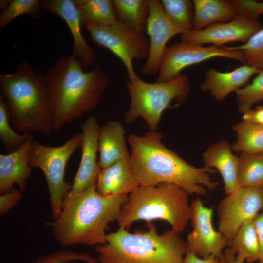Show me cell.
<instances>
[{
  "instance_id": "6da1fadb",
  "label": "cell",
  "mask_w": 263,
  "mask_h": 263,
  "mask_svg": "<svg viewBox=\"0 0 263 263\" xmlns=\"http://www.w3.org/2000/svg\"><path fill=\"white\" fill-rule=\"evenodd\" d=\"M128 198V194L101 195L96 184L80 192L69 191L58 216L45 224L62 247L103 244L109 224L117 221Z\"/></svg>"
},
{
  "instance_id": "7a4b0ae2",
  "label": "cell",
  "mask_w": 263,
  "mask_h": 263,
  "mask_svg": "<svg viewBox=\"0 0 263 263\" xmlns=\"http://www.w3.org/2000/svg\"><path fill=\"white\" fill-rule=\"evenodd\" d=\"M162 134L150 131L143 136L130 135V161L139 185L154 186L161 183L177 185L190 194L205 195L213 190L217 182L211 178L212 168H197L166 148L161 142Z\"/></svg>"
},
{
  "instance_id": "3957f363",
  "label": "cell",
  "mask_w": 263,
  "mask_h": 263,
  "mask_svg": "<svg viewBox=\"0 0 263 263\" xmlns=\"http://www.w3.org/2000/svg\"><path fill=\"white\" fill-rule=\"evenodd\" d=\"M83 67L72 54L57 60L45 76L54 131L95 109L107 87L108 76L99 64L89 72Z\"/></svg>"
},
{
  "instance_id": "277c9868",
  "label": "cell",
  "mask_w": 263,
  "mask_h": 263,
  "mask_svg": "<svg viewBox=\"0 0 263 263\" xmlns=\"http://www.w3.org/2000/svg\"><path fill=\"white\" fill-rule=\"evenodd\" d=\"M0 86L12 124L18 133H52L53 122L45 76L25 61L14 73L0 74Z\"/></svg>"
},
{
  "instance_id": "5b68a950",
  "label": "cell",
  "mask_w": 263,
  "mask_h": 263,
  "mask_svg": "<svg viewBox=\"0 0 263 263\" xmlns=\"http://www.w3.org/2000/svg\"><path fill=\"white\" fill-rule=\"evenodd\" d=\"M147 223L146 231L119 227L107 234L106 243L95 247L98 263H183L187 244L179 233L171 229L159 234L152 222Z\"/></svg>"
},
{
  "instance_id": "8992f818",
  "label": "cell",
  "mask_w": 263,
  "mask_h": 263,
  "mask_svg": "<svg viewBox=\"0 0 263 263\" xmlns=\"http://www.w3.org/2000/svg\"><path fill=\"white\" fill-rule=\"evenodd\" d=\"M193 210L188 193L181 187L164 183L154 186H139L128 195L117 220L119 227L128 229L138 220L147 223L161 220L180 233L191 220Z\"/></svg>"
},
{
  "instance_id": "52a82bcc",
  "label": "cell",
  "mask_w": 263,
  "mask_h": 263,
  "mask_svg": "<svg viewBox=\"0 0 263 263\" xmlns=\"http://www.w3.org/2000/svg\"><path fill=\"white\" fill-rule=\"evenodd\" d=\"M130 97V104L124 114L127 124L142 118L150 131H156L164 110L173 101L184 103L190 92L187 75L181 74L165 82L150 83L140 78L134 81H125Z\"/></svg>"
},
{
  "instance_id": "ba28073f",
  "label": "cell",
  "mask_w": 263,
  "mask_h": 263,
  "mask_svg": "<svg viewBox=\"0 0 263 263\" xmlns=\"http://www.w3.org/2000/svg\"><path fill=\"white\" fill-rule=\"evenodd\" d=\"M83 135L79 133L58 147L44 145L33 140L31 146L29 164L44 173L47 182L53 219L56 218L64 199L71 190L72 185L65 180L66 164L72 155L82 145Z\"/></svg>"
},
{
  "instance_id": "9c48e42d",
  "label": "cell",
  "mask_w": 263,
  "mask_h": 263,
  "mask_svg": "<svg viewBox=\"0 0 263 263\" xmlns=\"http://www.w3.org/2000/svg\"><path fill=\"white\" fill-rule=\"evenodd\" d=\"M92 40L110 50L125 66L129 80L139 77L133 66V60H146L149 52L150 40L145 34L134 31L119 21L103 27L85 26Z\"/></svg>"
},
{
  "instance_id": "30bf717a",
  "label": "cell",
  "mask_w": 263,
  "mask_h": 263,
  "mask_svg": "<svg viewBox=\"0 0 263 263\" xmlns=\"http://www.w3.org/2000/svg\"><path fill=\"white\" fill-rule=\"evenodd\" d=\"M216 57L230 58L244 63V56L241 51L227 50L214 45L204 47L180 41L166 48L156 82L172 80L186 67Z\"/></svg>"
},
{
  "instance_id": "8fae6325",
  "label": "cell",
  "mask_w": 263,
  "mask_h": 263,
  "mask_svg": "<svg viewBox=\"0 0 263 263\" xmlns=\"http://www.w3.org/2000/svg\"><path fill=\"white\" fill-rule=\"evenodd\" d=\"M263 208L259 187H241L222 199L218 207V229L227 245L243 224L254 219Z\"/></svg>"
},
{
  "instance_id": "7c38bea8",
  "label": "cell",
  "mask_w": 263,
  "mask_h": 263,
  "mask_svg": "<svg viewBox=\"0 0 263 263\" xmlns=\"http://www.w3.org/2000/svg\"><path fill=\"white\" fill-rule=\"evenodd\" d=\"M150 14L146 32L150 37L148 57L140 73L146 75L158 74L163 55L169 40L187 31L166 14L161 1L149 0Z\"/></svg>"
},
{
  "instance_id": "4fadbf2b",
  "label": "cell",
  "mask_w": 263,
  "mask_h": 263,
  "mask_svg": "<svg viewBox=\"0 0 263 263\" xmlns=\"http://www.w3.org/2000/svg\"><path fill=\"white\" fill-rule=\"evenodd\" d=\"M191 204L193 230L187 236V251L201 258L213 256L220 258L227 244L222 234L213 227V207L205 206L199 198Z\"/></svg>"
},
{
  "instance_id": "5bb4252c",
  "label": "cell",
  "mask_w": 263,
  "mask_h": 263,
  "mask_svg": "<svg viewBox=\"0 0 263 263\" xmlns=\"http://www.w3.org/2000/svg\"><path fill=\"white\" fill-rule=\"evenodd\" d=\"M262 28L258 20L238 14L227 23H216L200 30H188L181 35V41L201 45L211 43L217 47L232 42L245 43Z\"/></svg>"
},
{
  "instance_id": "9a60e30c",
  "label": "cell",
  "mask_w": 263,
  "mask_h": 263,
  "mask_svg": "<svg viewBox=\"0 0 263 263\" xmlns=\"http://www.w3.org/2000/svg\"><path fill=\"white\" fill-rule=\"evenodd\" d=\"M81 128L83 135L82 155L78 170L70 191L73 193L82 192L95 185L101 169L97 161L100 127L96 119L93 116L88 117Z\"/></svg>"
},
{
  "instance_id": "2e32d148",
  "label": "cell",
  "mask_w": 263,
  "mask_h": 263,
  "mask_svg": "<svg viewBox=\"0 0 263 263\" xmlns=\"http://www.w3.org/2000/svg\"><path fill=\"white\" fill-rule=\"evenodd\" d=\"M40 6L48 12L60 17L66 23L74 39L72 55L79 58L86 69L94 65L96 56L82 35L80 15L73 0H44Z\"/></svg>"
},
{
  "instance_id": "e0dca14e",
  "label": "cell",
  "mask_w": 263,
  "mask_h": 263,
  "mask_svg": "<svg viewBox=\"0 0 263 263\" xmlns=\"http://www.w3.org/2000/svg\"><path fill=\"white\" fill-rule=\"evenodd\" d=\"M31 138L18 150L0 155V193L11 191L16 184L22 192L26 190L27 180L33 168L29 164Z\"/></svg>"
},
{
  "instance_id": "ac0fdd59",
  "label": "cell",
  "mask_w": 263,
  "mask_h": 263,
  "mask_svg": "<svg viewBox=\"0 0 263 263\" xmlns=\"http://www.w3.org/2000/svg\"><path fill=\"white\" fill-rule=\"evenodd\" d=\"M260 71L258 69L244 64L234 70L221 72L214 68L208 69L200 88L209 91L217 100L222 101L232 92L236 91L246 86L255 74Z\"/></svg>"
},
{
  "instance_id": "d6986e66",
  "label": "cell",
  "mask_w": 263,
  "mask_h": 263,
  "mask_svg": "<svg viewBox=\"0 0 263 263\" xmlns=\"http://www.w3.org/2000/svg\"><path fill=\"white\" fill-rule=\"evenodd\" d=\"M139 186L130 156L101 169L96 184L97 192L103 195L130 194Z\"/></svg>"
},
{
  "instance_id": "ffe728a7",
  "label": "cell",
  "mask_w": 263,
  "mask_h": 263,
  "mask_svg": "<svg viewBox=\"0 0 263 263\" xmlns=\"http://www.w3.org/2000/svg\"><path fill=\"white\" fill-rule=\"evenodd\" d=\"M203 161L205 167L214 168L219 171L226 196L241 187L238 179L239 158L232 153L227 142L221 141L209 147L204 153Z\"/></svg>"
},
{
  "instance_id": "44dd1931",
  "label": "cell",
  "mask_w": 263,
  "mask_h": 263,
  "mask_svg": "<svg viewBox=\"0 0 263 263\" xmlns=\"http://www.w3.org/2000/svg\"><path fill=\"white\" fill-rule=\"evenodd\" d=\"M125 133L124 126L117 121H109L100 128L98 162L101 169L130 156Z\"/></svg>"
},
{
  "instance_id": "7402d4cb",
  "label": "cell",
  "mask_w": 263,
  "mask_h": 263,
  "mask_svg": "<svg viewBox=\"0 0 263 263\" xmlns=\"http://www.w3.org/2000/svg\"><path fill=\"white\" fill-rule=\"evenodd\" d=\"M193 30H200L224 20L232 19L238 14L228 0H194Z\"/></svg>"
},
{
  "instance_id": "603a6c76",
  "label": "cell",
  "mask_w": 263,
  "mask_h": 263,
  "mask_svg": "<svg viewBox=\"0 0 263 263\" xmlns=\"http://www.w3.org/2000/svg\"><path fill=\"white\" fill-rule=\"evenodd\" d=\"M73 0L77 8L84 27H107L118 21L113 0Z\"/></svg>"
},
{
  "instance_id": "cb8c5ba5",
  "label": "cell",
  "mask_w": 263,
  "mask_h": 263,
  "mask_svg": "<svg viewBox=\"0 0 263 263\" xmlns=\"http://www.w3.org/2000/svg\"><path fill=\"white\" fill-rule=\"evenodd\" d=\"M117 19L128 28L146 32L150 14L149 0H113Z\"/></svg>"
},
{
  "instance_id": "d4e9b609",
  "label": "cell",
  "mask_w": 263,
  "mask_h": 263,
  "mask_svg": "<svg viewBox=\"0 0 263 263\" xmlns=\"http://www.w3.org/2000/svg\"><path fill=\"white\" fill-rule=\"evenodd\" d=\"M229 245V248L234 254L243 256L248 262L260 261V244L253 219L243 224Z\"/></svg>"
},
{
  "instance_id": "484cf974",
  "label": "cell",
  "mask_w": 263,
  "mask_h": 263,
  "mask_svg": "<svg viewBox=\"0 0 263 263\" xmlns=\"http://www.w3.org/2000/svg\"><path fill=\"white\" fill-rule=\"evenodd\" d=\"M237 139L232 146L237 152L263 153V125L243 121L233 126Z\"/></svg>"
},
{
  "instance_id": "4316f807",
  "label": "cell",
  "mask_w": 263,
  "mask_h": 263,
  "mask_svg": "<svg viewBox=\"0 0 263 263\" xmlns=\"http://www.w3.org/2000/svg\"><path fill=\"white\" fill-rule=\"evenodd\" d=\"M238 179L240 187H260L263 184V153L242 152Z\"/></svg>"
},
{
  "instance_id": "83f0119b",
  "label": "cell",
  "mask_w": 263,
  "mask_h": 263,
  "mask_svg": "<svg viewBox=\"0 0 263 263\" xmlns=\"http://www.w3.org/2000/svg\"><path fill=\"white\" fill-rule=\"evenodd\" d=\"M9 110L3 95L0 97V138L7 151L11 152L33 138L31 134H20L14 130L9 123Z\"/></svg>"
},
{
  "instance_id": "f1b7e54d",
  "label": "cell",
  "mask_w": 263,
  "mask_h": 263,
  "mask_svg": "<svg viewBox=\"0 0 263 263\" xmlns=\"http://www.w3.org/2000/svg\"><path fill=\"white\" fill-rule=\"evenodd\" d=\"M164 11L175 22L186 31L192 29L194 20L193 1L189 0H162Z\"/></svg>"
},
{
  "instance_id": "f546056e",
  "label": "cell",
  "mask_w": 263,
  "mask_h": 263,
  "mask_svg": "<svg viewBox=\"0 0 263 263\" xmlns=\"http://www.w3.org/2000/svg\"><path fill=\"white\" fill-rule=\"evenodd\" d=\"M230 51H241L244 63L258 70H263V28L255 33L244 44L238 46H223Z\"/></svg>"
},
{
  "instance_id": "4dcf8cb0",
  "label": "cell",
  "mask_w": 263,
  "mask_h": 263,
  "mask_svg": "<svg viewBox=\"0 0 263 263\" xmlns=\"http://www.w3.org/2000/svg\"><path fill=\"white\" fill-rule=\"evenodd\" d=\"M236 93L238 109L243 113L263 100V70L258 72L251 83L237 90Z\"/></svg>"
},
{
  "instance_id": "1f68e13d",
  "label": "cell",
  "mask_w": 263,
  "mask_h": 263,
  "mask_svg": "<svg viewBox=\"0 0 263 263\" xmlns=\"http://www.w3.org/2000/svg\"><path fill=\"white\" fill-rule=\"evenodd\" d=\"M40 1L38 0H13L0 16V30L6 26L16 17L28 14L38 18Z\"/></svg>"
},
{
  "instance_id": "d6a6232c",
  "label": "cell",
  "mask_w": 263,
  "mask_h": 263,
  "mask_svg": "<svg viewBox=\"0 0 263 263\" xmlns=\"http://www.w3.org/2000/svg\"><path fill=\"white\" fill-rule=\"evenodd\" d=\"M69 260L98 263L97 258L89 254L65 249L39 256L31 263H62Z\"/></svg>"
},
{
  "instance_id": "836d02e7",
  "label": "cell",
  "mask_w": 263,
  "mask_h": 263,
  "mask_svg": "<svg viewBox=\"0 0 263 263\" xmlns=\"http://www.w3.org/2000/svg\"><path fill=\"white\" fill-rule=\"evenodd\" d=\"M238 14L245 15L257 20L259 16L263 14V1L254 0H228Z\"/></svg>"
},
{
  "instance_id": "e575fe53",
  "label": "cell",
  "mask_w": 263,
  "mask_h": 263,
  "mask_svg": "<svg viewBox=\"0 0 263 263\" xmlns=\"http://www.w3.org/2000/svg\"><path fill=\"white\" fill-rule=\"evenodd\" d=\"M22 191L13 188L0 196V215H3L11 210L21 200Z\"/></svg>"
},
{
  "instance_id": "d590c367",
  "label": "cell",
  "mask_w": 263,
  "mask_h": 263,
  "mask_svg": "<svg viewBox=\"0 0 263 263\" xmlns=\"http://www.w3.org/2000/svg\"><path fill=\"white\" fill-rule=\"evenodd\" d=\"M243 121L263 125V106H259L255 109L251 108L244 112Z\"/></svg>"
},
{
  "instance_id": "8d00e7d4",
  "label": "cell",
  "mask_w": 263,
  "mask_h": 263,
  "mask_svg": "<svg viewBox=\"0 0 263 263\" xmlns=\"http://www.w3.org/2000/svg\"><path fill=\"white\" fill-rule=\"evenodd\" d=\"M253 223L260 244V260H263V208L253 219Z\"/></svg>"
},
{
  "instance_id": "74e56055",
  "label": "cell",
  "mask_w": 263,
  "mask_h": 263,
  "mask_svg": "<svg viewBox=\"0 0 263 263\" xmlns=\"http://www.w3.org/2000/svg\"><path fill=\"white\" fill-rule=\"evenodd\" d=\"M183 263H219V258L213 256L201 258L187 251Z\"/></svg>"
},
{
  "instance_id": "f35d334b",
  "label": "cell",
  "mask_w": 263,
  "mask_h": 263,
  "mask_svg": "<svg viewBox=\"0 0 263 263\" xmlns=\"http://www.w3.org/2000/svg\"><path fill=\"white\" fill-rule=\"evenodd\" d=\"M245 261L243 256L234 254L229 248L224 250L219 258V263H244Z\"/></svg>"
},
{
  "instance_id": "ab89813d",
  "label": "cell",
  "mask_w": 263,
  "mask_h": 263,
  "mask_svg": "<svg viewBox=\"0 0 263 263\" xmlns=\"http://www.w3.org/2000/svg\"><path fill=\"white\" fill-rule=\"evenodd\" d=\"M11 0H0V8L1 9H3V8H6L8 5L10 4V3L11 2Z\"/></svg>"
},
{
  "instance_id": "60d3db41",
  "label": "cell",
  "mask_w": 263,
  "mask_h": 263,
  "mask_svg": "<svg viewBox=\"0 0 263 263\" xmlns=\"http://www.w3.org/2000/svg\"><path fill=\"white\" fill-rule=\"evenodd\" d=\"M62 263H76V261H73V260H69V261H65Z\"/></svg>"
},
{
  "instance_id": "b9f144b4",
  "label": "cell",
  "mask_w": 263,
  "mask_h": 263,
  "mask_svg": "<svg viewBox=\"0 0 263 263\" xmlns=\"http://www.w3.org/2000/svg\"><path fill=\"white\" fill-rule=\"evenodd\" d=\"M260 188L263 196V184L260 187Z\"/></svg>"
},
{
  "instance_id": "7bdbcfd3",
  "label": "cell",
  "mask_w": 263,
  "mask_h": 263,
  "mask_svg": "<svg viewBox=\"0 0 263 263\" xmlns=\"http://www.w3.org/2000/svg\"><path fill=\"white\" fill-rule=\"evenodd\" d=\"M260 263H263V260L260 261Z\"/></svg>"
}]
</instances>
